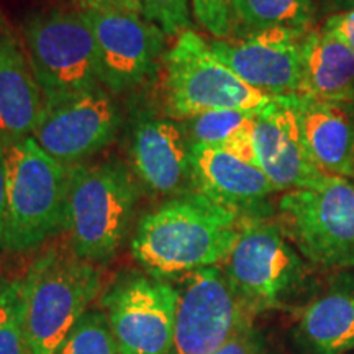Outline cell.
<instances>
[{
    "label": "cell",
    "mask_w": 354,
    "mask_h": 354,
    "mask_svg": "<svg viewBox=\"0 0 354 354\" xmlns=\"http://www.w3.org/2000/svg\"><path fill=\"white\" fill-rule=\"evenodd\" d=\"M253 140L259 167L279 192L320 187L331 177L310 158L287 97H276L256 113Z\"/></svg>",
    "instance_id": "cell-14"
},
{
    "label": "cell",
    "mask_w": 354,
    "mask_h": 354,
    "mask_svg": "<svg viewBox=\"0 0 354 354\" xmlns=\"http://www.w3.org/2000/svg\"><path fill=\"white\" fill-rule=\"evenodd\" d=\"M79 7V10H92V8H109V7H118L127 8V10L141 12L140 0H71Z\"/></svg>",
    "instance_id": "cell-29"
},
{
    "label": "cell",
    "mask_w": 354,
    "mask_h": 354,
    "mask_svg": "<svg viewBox=\"0 0 354 354\" xmlns=\"http://www.w3.org/2000/svg\"><path fill=\"white\" fill-rule=\"evenodd\" d=\"M313 162L328 176L354 179V104L287 95Z\"/></svg>",
    "instance_id": "cell-17"
},
{
    "label": "cell",
    "mask_w": 354,
    "mask_h": 354,
    "mask_svg": "<svg viewBox=\"0 0 354 354\" xmlns=\"http://www.w3.org/2000/svg\"><path fill=\"white\" fill-rule=\"evenodd\" d=\"M214 354H264V348L261 336L250 322Z\"/></svg>",
    "instance_id": "cell-27"
},
{
    "label": "cell",
    "mask_w": 354,
    "mask_h": 354,
    "mask_svg": "<svg viewBox=\"0 0 354 354\" xmlns=\"http://www.w3.org/2000/svg\"><path fill=\"white\" fill-rule=\"evenodd\" d=\"M19 289L32 354H55L99 294L100 274L73 250L53 248L30 266Z\"/></svg>",
    "instance_id": "cell-3"
},
{
    "label": "cell",
    "mask_w": 354,
    "mask_h": 354,
    "mask_svg": "<svg viewBox=\"0 0 354 354\" xmlns=\"http://www.w3.org/2000/svg\"><path fill=\"white\" fill-rule=\"evenodd\" d=\"M251 315L284 307L307 282V266L281 225L264 216L241 218L238 240L221 269Z\"/></svg>",
    "instance_id": "cell-5"
},
{
    "label": "cell",
    "mask_w": 354,
    "mask_h": 354,
    "mask_svg": "<svg viewBox=\"0 0 354 354\" xmlns=\"http://www.w3.org/2000/svg\"><path fill=\"white\" fill-rule=\"evenodd\" d=\"M138 190L117 159L69 167L66 230L71 250L92 264L109 263L130 228Z\"/></svg>",
    "instance_id": "cell-4"
},
{
    "label": "cell",
    "mask_w": 354,
    "mask_h": 354,
    "mask_svg": "<svg viewBox=\"0 0 354 354\" xmlns=\"http://www.w3.org/2000/svg\"><path fill=\"white\" fill-rule=\"evenodd\" d=\"M55 354H120L104 312H86Z\"/></svg>",
    "instance_id": "cell-23"
},
{
    "label": "cell",
    "mask_w": 354,
    "mask_h": 354,
    "mask_svg": "<svg viewBox=\"0 0 354 354\" xmlns=\"http://www.w3.org/2000/svg\"><path fill=\"white\" fill-rule=\"evenodd\" d=\"M192 189L241 218L264 216L266 198L279 192L259 166L234 156L223 146L190 145Z\"/></svg>",
    "instance_id": "cell-15"
},
{
    "label": "cell",
    "mask_w": 354,
    "mask_h": 354,
    "mask_svg": "<svg viewBox=\"0 0 354 354\" xmlns=\"http://www.w3.org/2000/svg\"><path fill=\"white\" fill-rule=\"evenodd\" d=\"M166 68L167 107L183 120L215 110L258 113L276 99L241 81L192 30L179 35Z\"/></svg>",
    "instance_id": "cell-8"
},
{
    "label": "cell",
    "mask_w": 354,
    "mask_h": 354,
    "mask_svg": "<svg viewBox=\"0 0 354 354\" xmlns=\"http://www.w3.org/2000/svg\"><path fill=\"white\" fill-rule=\"evenodd\" d=\"M6 251L26 253L66 230L69 167L33 136L3 143Z\"/></svg>",
    "instance_id": "cell-2"
},
{
    "label": "cell",
    "mask_w": 354,
    "mask_h": 354,
    "mask_svg": "<svg viewBox=\"0 0 354 354\" xmlns=\"http://www.w3.org/2000/svg\"><path fill=\"white\" fill-rule=\"evenodd\" d=\"M6 251V153L0 141V253Z\"/></svg>",
    "instance_id": "cell-30"
},
{
    "label": "cell",
    "mask_w": 354,
    "mask_h": 354,
    "mask_svg": "<svg viewBox=\"0 0 354 354\" xmlns=\"http://www.w3.org/2000/svg\"><path fill=\"white\" fill-rule=\"evenodd\" d=\"M305 33L268 28L234 39H214L209 46L221 63L259 92L271 97L299 95L302 92L300 46Z\"/></svg>",
    "instance_id": "cell-13"
},
{
    "label": "cell",
    "mask_w": 354,
    "mask_h": 354,
    "mask_svg": "<svg viewBox=\"0 0 354 354\" xmlns=\"http://www.w3.org/2000/svg\"><path fill=\"white\" fill-rule=\"evenodd\" d=\"M254 112L243 110H215L185 118L184 131L189 145L223 146L238 133L254 123Z\"/></svg>",
    "instance_id": "cell-22"
},
{
    "label": "cell",
    "mask_w": 354,
    "mask_h": 354,
    "mask_svg": "<svg viewBox=\"0 0 354 354\" xmlns=\"http://www.w3.org/2000/svg\"><path fill=\"white\" fill-rule=\"evenodd\" d=\"M194 15L216 39L232 37L234 26V0H190Z\"/></svg>",
    "instance_id": "cell-26"
},
{
    "label": "cell",
    "mask_w": 354,
    "mask_h": 354,
    "mask_svg": "<svg viewBox=\"0 0 354 354\" xmlns=\"http://www.w3.org/2000/svg\"><path fill=\"white\" fill-rule=\"evenodd\" d=\"M24 46L43 104L102 86L95 38L82 10L32 13L24 24Z\"/></svg>",
    "instance_id": "cell-6"
},
{
    "label": "cell",
    "mask_w": 354,
    "mask_h": 354,
    "mask_svg": "<svg viewBox=\"0 0 354 354\" xmlns=\"http://www.w3.org/2000/svg\"><path fill=\"white\" fill-rule=\"evenodd\" d=\"M104 313L120 354H171L177 290L165 279L130 276L104 295Z\"/></svg>",
    "instance_id": "cell-10"
},
{
    "label": "cell",
    "mask_w": 354,
    "mask_h": 354,
    "mask_svg": "<svg viewBox=\"0 0 354 354\" xmlns=\"http://www.w3.org/2000/svg\"><path fill=\"white\" fill-rule=\"evenodd\" d=\"M302 92L322 100L354 104V53L328 30L310 28L300 46Z\"/></svg>",
    "instance_id": "cell-20"
},
{
    "label": "cell",
    "mask_w": 354,
    "mask_h": 354,
    "mask_svg": "<svg viewBox=\"0 0 354 354\" xmlns=\"http://www.w3.org/2000/svg\"><path fill=\"white\" fill-rule=\"evenodd\" d=\"M346 354H354V349H353V351H349V353H346Z\"/></svg>",
    "instance_id": "cell-32"
},
{
    "label": "cell",
    "mask_w": 354,
    "mask_h": 354,
    "mask_svg": "<svg viewBox=\"0 0 354 354\" xmlns=\"http://www.w3.org/2000/svg\"><path fill=\"white\" fill-rule=\"evenodd\" d=\"M176 290L171 354H214L253 317L216 266L184 274Z\"/></svg>",
    "instance_id": "cell-9"
},
{
    "label": "cell",
    "mask_w": 354,
    "mask_h": 354,
    "mask_svg": "<svg viewBox=\"0 0 354 354\" xmlns=\"http://www.w3.org/2000/svg\"><path fill=\"white\" fill-rule=\"evenodd\" d=\"M330 2L336 3V6H353L354 0H330Z\"/></svg>",
    "instance_id": "cell-31"
},
{
    "label": "cell",
    "mask_w": 354,
    "mask_h": 354,
    "mask_svg": "<svg viewBox=\"0 0 354 354\" xmlns=\"http://www.w3.org/2000/svg\"><path fill=\"white\" fill-rule=\"evenodd\" d=\"M97 44L99 79L110 94H123L156 71L166 35L138 12L109 7L82 10Z\"/></svg>",
    "instance_id": "cell-11"
},
{
    "label": "cell",
    "mask_w": 354,
    "mask_h": 354,
    "mask_svg": "<svg viewBox=\"0 0 354 354\" xmlns=\"http://www.w3.org/2000/svg\"><path fill=\"white\" fill-rule=\"evenodd\" d=\"M240 225L236 212L192 190L141 218L131 253L149 276H184L223 263L238 240Z\"/></svg>",
    "instance_id": "cell-1"
},
{
    "label": "cell",
    "mask_w": 354,
    "mask_h": 354,
    "mask_svg": "<svg viewBox=\"0 0 354 354\" xmlns=\"http://www.w3.org/2000/svg\"><path fill=\"white\" fill-rule=\"evenodd\" d=\"M0 354H32L21 320L19 281L0 290Z\"/></svg>",
    "instance_id": "cell-24"
},
{
    "label": "cell",
    "mask_w": 354,
    "mask_h": 354,
    "mask_svg": "<svg viewBox=\"0 0 354 354\" xmlns=\"http://www.w3.org/2000/svg\"><path fill=\"white\" fill-rule=\"evenodd\" d=\"M122 113L104 86L43 104L33 140L64 166H76L99 153L117 136Z\"/></svg>",
    "instance_id": "cell-12"
},
{
    "label": "cell",
    "mask_w": 354,
    "mask_h": 354,
    "mask_svg": "<svg viewBox=\"0 0 354 354\" xmlns=\"http://www.w3.org/2000/svg\"><path fill=\"white\" fill-rule=\"evenodd\" d=\"M146 20L153 21L169 37H179L190 25L189 0H140Z\"/></svg>",
    "instance_id": "cell-25"
},
{
    "label": "cell",
    "mask_w": 354,
    "mask_h": 354,
    "mask_svg": "<svg viewBox=\"0 0 354 354\" xmlns=\"http://www.w3.org/2000/svg\"><path fill=\"white\" fill-rule=\"evenodd\" d=\"M313 19L312 0H234V30L241 37L268 28L308 32Z\"/></svg>",
    "instance_id": "cell-21"
},
{
    "label": "cell",
    "mask_w": 354,
    "mask_h": 354,
    "mask_svg": "<svg viewBox=\"0 0 354 354\" xmlns=\"http://www.w3.org/2000/svg\"><path fill=\"white\" fill-rule=\"evenodd\" d=\"M131 159L136 176L156 196L179 197L192 187L190 145L179 123L156 117L136 122Z\"/></svg>",
    "instance_id": "cell-16"
},
{
    "label": "cell",
    "mask_w": 354,
    "mask_h": 354,
    "mask_svg": "<svg viewBox=\"0 0 354 354\" xmlns=\"http://www.w3.org/2000/svg\"><path fill=\"white\" fill-rule=\"evenodd\" d=\"M323 28L338 37L354 53V7L328 17Z\"/></svg>",
    "instance_id": "cell-28"
},
{
    "label": "cell",
    "mask_w": 354,
    "mask_h": 354,
    "mask_svg": "<svg viewBox=\"0 0 354 354\" xmlns=\"http://www.w3.org/2000/svg\"><path fill=\"white\" fill-rule=\"evenodd\" d=\"M43 95L24 43L0 10V141L32 136Z\"/></svg>",
    "instance_id": "cell-19"
},
{
    "label": "cell",
    "mask_w": 354,
    "mask_h": 354,
    "mask_svg": "<svg viewBox=\"0 0 354 354\" xmlns=\"http://www.w3.org/2000/svg\"><path fill=\"white\" fill-rule=\"evenodd\" d=\"M281 228L300 254L323 269H354V180L331 176L279 198Z\"/></svg>",
    "instance_id": "cell-7"
},
{
    "label": "cell",
    "mask_w": 354,
    "mask_h": 354,
    "mask_svg": "<svg viewBox=\"0 0 354 354\" xmlns=\"http://www.w3.org/2000/svg\"><path fill=\"white\" fill-rule=\"evenodd\" d=\"M299 354H346L354 349V269L336 271L305 305L294 328Z\"/></svg>",
    "instance_id": "cell-18"
}]
</instances>
